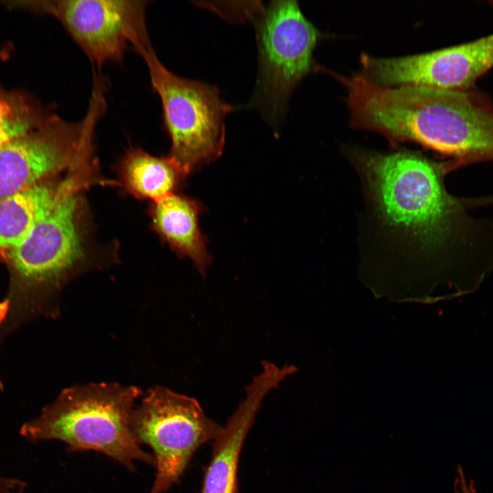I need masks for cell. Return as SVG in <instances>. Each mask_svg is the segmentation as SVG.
I'll return each mask as SVG.
<instances>
[{
    "mask_svg": "<svg viewBox=\"0 0 493 493\" xmlns=\"http://www.w3.org/2000/svg\"><path fill=\"white\" fill-rule=\"evenodd\" d=\"M146 1L58 0L34 7L62 25L89 60L101 66L121 61L131 45L137 52L151 45L146 24Z\"/></svg>",
    "mask_w": 493,
    "mask_h": 493,
    "instance_id": "ba28073f",
    "label": "cell"
},
{
    "mask_svg": "<svg viewBox=\"0 0 493 493\" xmlns=\"http://www.w3.org/2000/svg\"><path fill=\"white\" fill-rule=\"evenodd\" d=\"M199 212L197 201L177 192L152 202L149 208L153 229L177 254L190 258L204 275L211 257L199 227Z\"/></svg>",
    "mask_w": 493,
    "mask_h": 493,
    "instance_id": "8fae6325",
    "label": "cell"
},
{
    "mask_svg": "<svg viewBox=\"0 0 493 493\" xmlns=\"http://www.w3.org/2000/svg\"><path fill=\"white\" fill-rule=\"evenodd\" d=\"M254 16L258 72L250 105L272 125L283 118L290 94L309 73L317 69L313 52L320 33L295 1L260 6Z\"/></svg>",
    "mask_w": 493,
    "mask_h": 493,
    "instance_id": "5b68a950",
    "label": "cell"
},
{
    "mask_svg": "<svg viewBox=\"0 0 493 493\" xmlns=\"http://www.w3.org/2000/svg\"><path fill=\"white\" fill-rule=\"evenodd\" d=\"M221 429L195 399L162 386L149 390L132 412L130 429L136 442L154 453L157 473L150 493H164L178 482L194 452Z\"/></svg>",
    "mask_w": 493,
    "mask_h": 493,
    "instance_id": "8992f818",
    "label": "cell"
},
{
    "mask_svg": "<svg viewBox=\"0 0 493 493\" xmlns=\"http://www.w3.org/2000/svg\"><path fill=\"white\" fill-rule=\"evenodd\" d=\"M141 390L114 383L77 385L63 390L20 433L32 442L51 440L70 452H101L134 470L138 460L155 466L154 457L134 440L130 420Z\"/></svg>",
    "mask_w": 493,
    "mask_h": 493,
    "instance_id": "3957f363",
    "label": "cell"
},
{
    "mask_svg": "<svg viewBox=\"0 0 493 493\" xmlns=\"http://www.w3.org/2000/svg\"><path fill=\"white\" fill-rule=\"evenodd\" d=\"M78 175L77 170L70 169L0 199V249L11 250L18 246Z\"/></svg>",
    "mask_w": 493,
    "mask_h": 493,
    "instance_id": "7c38bea8",
    "label": "cell"
},
{
    "mask_svg": "<svg viewBox=\"0 0 493 493\" xmlns=\"http://www.w3.org/2000/svg\"><path fill=\"white\" fill-rule=\"evenodd\" d=\"M463 201L468 209L493 206V194L481 197L463 198Z\"/></svg>",
    "mask_w": 493,
    "mask_h": 493,
    "instance_id": "2e32d148",
    "label": "cell"
},
{
    "mask_svg": "<svg viewBox=\"0 0 493 493\" xmlns=\"http://www.w3.org/2000/svg\"><path fill=\"white\" fill-rule=\"evenodd\" d=\"M26 487L21 479L0 475V493H23Z\"/></svg>",
    "mask_w": 493,
    "mask_h": 493,
    "instance_id": "9a60e30c",
    "label": "cell"
},
{
    "mask_svg": "<svg viewBox=\"0 0 493 493\" xmlns=\"http://www.w3.org/2000/svg\"><path fill=\"white\" fill-rule=\"evenodd\" d=\"M101 116L94 106L77 122L53 114L35 130L0 146V199L63 174L94 153Z\"/></svg>",
    "mask_w": 493,
    "mask_h": 493,
    "instance_id": "52a82bcc",
    "label": "cell"
},
{
    "mask_svg": "<svg viewBox=\"0 0 493 493\" xmlns=\"http://www.w3.org/2000/svg\"><path fill=\"white\" fill-rule=\"evenodd\" d=\"M52 115L26 95L0 89V146L35 130Z\"/></svg>",
    "mask_w": 493,
    "mask_h": 493,
    "instance_id": "5bb4252c",
    "label": "cell"
},
{
    "mask_svg": "<svg viewBox=\"0 0 493 493\" xmlns=\"http://www.w3.org/2000/svg\"><path fill=\"white\" fill-rule=\"evenodd\" d=\"M360 62L361 74L378 86L466 90L493 66V34L412 55L377 58L362 54Z\"/></svg>",
    "mask_w": 493,
    "mask_h": 493,
    "instance_id": "9c48e42d",
    "label": "cell"
},
{
    "mask_svg": "<svg viewBox=\"0 0 493 493\" xmlns=\"http://www.w3.org/2000/svg\"><path fill=\"white\" fill-rule=\"evenodd\" d=\"M138 53L161 101L164 126L171 142L169 155L186 175L217 159L225 143V118L235 108L220 98L214 86L172 73L152 46Z\"/></svg>",
    "mask_w": 493,
    "mask_h": 493,
    "instance_id": "277c9868",
    "label": "cell"
},
{
    "mask_svg": "<svg viewBox=\"0 0 493 493\" xmlns=\"http://www.w3.org/2000/svg\"><path fill=\"white\" fill-rule=\"evenodd\" d=\"M262 372L246 388L245 399L214 438L212 458L203 476L201 493H238V466L245 438L266 393L295 371L264 362Z\"/></svg>",
    "mask_w": 493,
    "mask_h": 493,
    "instance_id": "30bf717a",
    "label": "cell"
},
{
    "mask_svg": "<svg viewBox=\"0 0 493 493\" xmlns=\"http://www.w3.org/2000/svg\"><path fill=\"white\" fill-rule=\"evenodd\" d=\"M366 192V224L383 255L422 265L459 294L493 269V220L471 215L450 194L448 162L407 151L352 153Z\"/></svg>",
    "mask_w": 493,
    "mask_h": 493,
    "instance_id": "6da1fadb",
    "label": "cell"
},
{
    "mask_svg": "<svg viewBox=\"0 0 493 493\" xmlns=\"http://www.w3.org/2000/svg\"><path fill=\"white\" fill-rule=\"evenodd\" d=\"M116 170L119 186L131 196L151 203L177 192L186 176L169 155L157 157L138 147L126 151Z\"/></svg>",
    "mask_w": 493,
    "mask_h": 493,
    "instance_id": "4fadbf2b",
    "label": "cell"
},
{
    "mask_svg": "<svg viewBox=\"0 0 493 493\" xmlns=\"http://www.w3.org/2000/svg\"><path fill=\"white\" fill-rule=\"evenodd\" d=\"M85 178L73 182L29 235L9 250L13 281L0 301V339L38 318H56L60 294L71 280L99 266L85 192Z\"/></svg>",
    "mask_w": 493,
    "mask_h": 493,
    "instance_id": "7a4b0ae2",
    "label": "cell"
}]
</instances>
